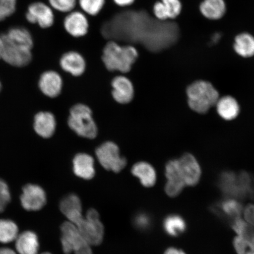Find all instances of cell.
I'll use <instances>...</instances> for the list:
<instances>
[{
	"instance_id": "28",
	"label": "cell",
	"mask_w": 254,
	"mask_h": 254,
	"mask_svg": "<svg viewBox=\"0 0 254 254\" xmlns=\"http://www.w3.org/2000/svg\"><path fill=\"white\" fill-rule=\"evenodd\" d=\"M232 227L238 236L245 238L250 242L254 237V228L246 221L241 220L240 218L232 222Z\"/></svg>"
},
{
	"instance_id": "10",
	"label": "cell",
	"mask_w": 254,
	"mask_h": 254,
	"mask_svg": "<svg viewBox=\"0 0 254 254\" xmlns=\"http://www.w3.org/2000/svg\"><path fill=\"white\" fill-rule=\"evenodd\" d=\"M20 201L25 210L39 211L46 204V193L42 187L36 184H27L23 189Z\"/></svg>"
},
{
	"instance_id": "45",
	"label": "cell",
	"mask_w": 254,
	"mask_h": 254,
	"mask_svg": "<svg viewBox=\"0 0 254 254\" xmlns=\"http://www.w3.org/2000/svg\"><path fill=\"white\" fill-rule=\"evenodd\" d=\"M1 82H0V91H1Z\"/></svg>"
},
{
	"instance_id": "33",
	"label": "cell",
	"mask_w": 254,
	"mask_h": 254,
	"mask_svg": "<svg viewBox=\"0 0 254 254\" xmlns=\"http://www.w3.org/2000/svg\"><path fill=\"white\" fill-rule=\"evenodd\" d=\"M134 226L137 229L141 231H146L150 229L152 220L150 215L144 212H140L135 216L134 220Z\"/></svg>"
},
{
	"instance_id": "25",
	"label": "cell",
	"mask_w": 254,
	"mask_h": 254,
	"mask_svg": "<svg viewBox=\"0 0 254 254\" xmlns=\"http://www.w3.org/2000/svg\"><path fill=\"white\" fill-rule=\"evenodd\" d=\"M234 48L241 57H251L254 56V37L249 33L238 35L235 39Z\"/></svg>"
},
{
	"instance_id": "38",
	"label": "cell",
	"mask_w": 254,
	"mask_h": 254,
	"mask_svg": "<svg viewBox=\"0 0 254 254\" xmlns=\"http://www.w3.org/2000/svg\"><path fill=\"white\" fill-rule=\"evenodd\" d=\"M164 254H186L182 250L176 249V248L171 247L168 249Z\"/></svg>"
},
{
	"instance_id": "7",
	"label": "cell",
	"mask_w": 254,
	"mask_h": 254,
	"mask_svg": "<svg viewBox=\"0 0 254 254\" xmlns=\"http://www.w3.org/2000/svg\"><path fill=\"white\" fill-rule=\"evenodd\" d=\"M77 227L82 237L91 246H98L102 243L104 225L101 222L99 214L95 209H89L86 217L79 222Z\"/></svg>"
},
{
	"instance_id": "31",
	"label": "cell",
	"mask_w": 254,
	"mask_h": 254,
	"mask_svg": "<svg viewBox=\"0 0 254 254\" xmlns=\"http://www.w3.org/2000/svg\"><path fill=\"white\" fill-rule=\"evenodd\" d=\"M168 19H173L179 15L182 11V3L180 0H161Z\"/></svg>"
},
{
	"instance_id": "8",
	"label": "cell",
	"mask_w": 254,
	"mask_h": 254,
	"mask_svg": "<svg viewBox=\"0 0 254 254\" xmlns=\"http://www.w3.org/2000/svg\"><path fill=\"white\" fill-rule=\"evenodd\" d=\"M95 154L101 166L108 171L117 173L126 166V159L121 156L119 146L114 142L103 143L97 148Z\"/></svg>"
},
{
	"instance_id": "17",
	"label": "cell",
	"mask_w": 254,
	"mask_h": 254,
	"mask_svg": "<svg viewBox=\"0 0 254 254\" xmlns=\"http://www.w3.org/2000/svg\"><path fill=\"white\" fill-rule=\"evenodd\" d=\"M73 171L82 179L90 180L93 179L95 170L93 157L86 153H79L73 159Z\"/></svg>"
},
{
	"instance_id": "6",
	"label": "cell",
	"mask_w": 254,
	"mask_h": 254,
	"mask_svg": "<svg viewBox=\"0 0 254 254\" xmlns=\"http://www.w3.org/2000/svg\"><path fill=\"white\" fill-rule=\"evenodd\" d=\"M61 230L62 249L65 254H93L91 246L82 237L77 225L67 221L62 224Z\"/></svg>"
},
{
	"instance_id": "34",
	"label": "cell",
	"mask_w": 254,
	"mask_h": 254,
	"mask_svg": "<svg viewBox=\"0 0 254 254\" xmlns=\"http://www.w3.org/2000/svg\"><path fill=\"white\" fill-rule=\"evenodd\" d=\"M11 194L7 184L0 179V213L4 209L10 202Z\"/></svg>"
},
{
	"instance_id": "3",
	"label": "cell",
	"mask_w": 254,
	"mask_h": 254,
	"mask_svg": "<svg viewBox=\"0 0 254 254\" xmlns=\"http://www.w3.org/2000/svg\"><path fill=\"white\" fill-rule=\"evenodd\" d=\"M189 106L190 109L199 114L207 113L217 103L219 93L213 85L208 81L193 82L187 89Z\"/></svg>"
},
{
	"instance_id": "22",
	"label": "cell",
	"mask_w": 254,
	"mask_h": 254,
	"mask_svg": "<svg viewBox=\"0 0 254 254\" xmlns=\"http://www.w3.org/2000/svg\"><path fill=\"white\" fill-rule=\"evenodd\" d=\"M215 106L219 116L225 120H233L239 115L240 105L236 98L230 95L219 98Z\"/></svg>"
},
{
	"instance_id": "18",
	"label": "cell",
	"mask_w": 254,
	"mask_h": 254,
	"mask_svg": "<svg viewBox=\"0 0 254 254\" xmlns=\"http://www.w3.org/2000/svg\"><path fill=\"white\" fill-rule=\"evenodd\" d=\"M57 122L55 116L49 112H40L34 117V128L41 137H52L56 129Z\"/></svg>"
},
{
	"instance_id": "23",
	"label": "cell",
	"mask_w": 254,
	"mask_h": 254,
	"mask_svg": "<svg viewBox=\"0 0 254 254\" xmlns=\"http://www.w3.org/2000/svg\"><path fill=\"white\" fill-rule=\"evenodd\" d=\"M4 39L12 42L18 43L28 48L33 49L34 46L33 38L30 31L26 28L20 27H14L6 32L5 34H1Z\"/></svg>"
},
{
	"instance_id": "2",
	"label": "cell",
	"mask_w": 254,
	"mask_h": 254,
	"mask_svg": "<svg viewBox=\"0 0 254 254\" xmlns=\"http://www.w3.org/2000/svg\"><path fill=\"white\" fill-rule=\"evenodd\" d=\"M138 57V52L135 47L121 46L114 41L108 42L103 50V62L110 71L129 72Z\"/></svg>"
},
{
	"instance_id": "37",
	"label": "cell",
	"mask_w": 254,
	"mask_h": 254,
	"mask_svg": "<svg viewBox=\"0 0 254 254\" xmlns=\"http://www.w3.org/2000/svg\"><path fill=\"white\" fill-rule=\"evenodd\" d=\"M113 1L116 4L120 7H125L132 5L135 0H113Z\"/></svg>"
},
{
	"instance_id": "40",
	"label": "cell",
	"mask_w": 254,
	"mask_h": 254,
	"mask_svg": "<svg viewBox=\"0 0 254 254\" xmlns=\"http://www.w3.org/2000/svg\"><path fill=\"white\" fill-rule=\"evenodd\" d=\"M221 36V34L219 33H216L214 34V36L212 37V42H218V41L220 39Z\"/></svg>"
},
{
	"instance_id": "9",
	"label": "cell",
	"mask_w": 254,
	"mask_h": 254,
	"mask_svg": "<svg viewBox=\"0 0 254 254\" xmlns=\"http://www.w3.org/2000/svg\"><path fill=\"white\" fill-rule=\"evenodd\" d=\"M2 36V35H1ZM3 51L1 59L8 64L17 67L26 66L33 58L31 49L10 43L3 39Z\"/></svg>"
},
{
	"instance_id": "43",
	"label": "cell",
	"mask_w": 254,
	"mask_h": 254,
	"mask_svg": "<svg viewBox=\"0 0 254 254\" xmlns=\"http://www.w3.org/2000/svg\"><path fill=\"white\" fill-rule=\"evenodd\" d=\"M246 254H254V250L250 249L249 252L247 253Z\"/></svg>"
},
{
	"instance_id": "42",
	"label": "cell",
	"mask_w": 254,
	"mask_h": 254,
	"mask_svg": "<svg viewBox=\"0 0 254 254\" xmlns=\"http://www.w3.org/2000/svg\"><path fill=\"white\" fill-rule=\"evenodd\" d=\"M251 246H252V249L254 250V237L253 239L250 241Z\"/></svg>"
},
{
	"instance_id": "1",
	"label": "cell",
	"mask_w": 254,
	"mask_h": 254,
	"mask_svg": "<svg viewBox=\"0 0 254 254\" xmlns=\"http://www.w3.org/2000/svg\"><path fill=\"white\" fill-rule=\"evenodd\" d=\"M201 168L197 160L190 153L168 162L166 166L167 182L165 191L170 197H176L186 186H194L201 177Z\"/></svg>"
},
{
	"instance_id": "44",
	"label": "cell",
	"mask_w": 254,
	"mask_h": 254,
	"mask_svg": "<svg viewBox=\"0 0 254 254\" xmlns=\"http://www.w3.org/2000/svg\"><path fill=\"white\" fill-rule=\"evenodd\" d=\"M41 254H51V253H47V252H46V253H44Z\"/></svg>"
},
{
	"instance_id": "29",
	"label": "cell",
	"mask_w": 254,
	"mask_h": 254,
	"mask_svg": "<svg viewBox=\"0 0 254 254\" xmlns=\"http://www.w3.org/2000/svg\"><path fill=\"white\" fill-rule=\"evenodd\" d=\"M79 7L85 13L95 16L102 10L106 0H78Z\"/></svg>"
},
{
	"instance_id": "35",
	"label": "cell",
	"mask_w": 254,
	"mask_h": 254,
	"mask_svg": "<svg viewBox=\"0 0 254 254\" xmlns=\"http://www.w3.org/2000/svg\"><path fill=\"white\" fill-rule=\"evenodd\" d=\"M233 244L238 254H246L250 249H252L250 241L242 237L235 238Z\"/></svg>"
},
{
	"instance_id": "11",
	"label": "cell",
	"mask_w": 254,
	"mask_h": 254,
	"mask_svg": "<svg viewBox=\"0 0 254 254\" xmlns=\"http://www.w3.org/2000/svg\"><path fill=\"white\" fill-rule=\"evenodd\" d=\"M25 17L29 23L37 24L42 28L52 27L55 20L52 8L43 2H35L28 6Z\"/></svg>"
},
{
	"instance_id": "26",
	"label": "cell",
	"mask_w": 254,
	"mask_h": 254,
	"mask_svg": "<svg viewBox=\"0 0 254 254\" xmlns=\"http://www.w3.org/2000/svg\"><path fill=\"white\" fill-rule=\"evenodd\" d=\"M166 233L172 237H177L184 233L186 230V223L181 216L172 214L167 216L163 222Z\"/></svg>"
},
{
	"instance_id": "30",
	"label": "cell",
	"mask_w": 254,
	"mask_h": 254,
	"mask_svg": "<svg viewBox=\"0 0 254 254\" xmlns=\"http://www.w3.org/2000/svg\"><path fill=\"white\" fill-rule=\"evenodd\" d=\"M50 6L56 10L69 13L77 5V0H49Z\"/></svg>"
},
{
	"instance_id": "27",
	"label": "cell",
	"mask_w": 254,
	"mask_h": 254,
	"mask_svg": "<svg viewBox=\"0 0 254 254\" xmlns=\"http://www.w3.org/2000/svg\"><path fill=\"white\" fill-rule=\"evenodd\" d=\"M18 228L14 222L0 220V243L8 244L15 241L18 236Z\"/></svg>"
},
{
	"instance_id": "41",
	"label": "cell",
	"mask_w": 254,
	"mask_h": 254,
	"mask_svg": "<svg viewBox=\"0 0 254 254\" xmlns=\"http://www.w3.org/2000/svg\"><path fill=\"white\" fill-rule=\"evenodd\" d=\"M3 51V41L1 35H0V59H1Z\"/></svg>"
},
{
	"instance_id": "20",
	"label": "cell",
	"mask_w": 254,
	"mask_h": 254,
	"mask_svg": "<svg viewBox=\"0 0 254 254\" xmlns=\"http://www.w3.org/2000/svg\"><path fill=\"white\" fill-rule=\"evenodd\" d=\"M133 176L138 178L142 185L147 188L153 187L157 181V174L154 168L147 162L136 163L131 168Z\"/></svg>"
},
{
	"instance_id": "14",
	"label": "cell",
	"mask_w": 254,
	"mask_h": 254,
	"mask_svg": "<svg viewBox=\"0 0 254 254\" xmlns=\"http://www.w3.org/2000/svg\"><path fill=\"white\" fill-rule=\"evenodd\" d=\"M60 208L68 221L75 225L84 218L80 198L74 193H71L63 198L60 202Z\"/></svg>"
},
{
	"instance_id": "39",
	"label": "cell",
	"mask_w": 254,
	"mask_h": 254,
	"mask_svg": "<svg viewBox=\"0 0 254 254\" xmlns=\"http://www.w3.org/2000/svg\"><path fill=\"white\" fill-rule=\"evenodd\" d=\"M0 254H17L14 250L8 248H1L0 249Z\"/></svg>"
},
{
	"instance_id": "36",
	"label": "cell",
	"mask_w": 254,
	"mask_h": 254,
	"mask_svg": "<svg viewBox=\"0 0 254 254\" xmlns=\"http://www.w3.org/2000/svg\"><path fill=\"white\" fill-rule=\"evenodd\" d=\"M246 221L254 228V204H250L244 209Z\"/></svg>"
},
{
	"instance_id": "13",
	"label": "cell",
	"mask_w": 254,
	"mask_h": 254,
	"mask_svg": "<svg viewBox=\"0 0 254 254\" xmlns=\"http://www.w3.org/2000/svg\"><path fill=\"white\" fill-rule=\"evenodd\" d=\"M113 87L112 95L117 103L128 104L134 96V88L128 78L124 75L117 76L111 82Z\"/></svg>"
},
{
	"instance_id": "5",
	"label": "cell",
	"mask_w": 254,
	"mask_h": 254,
	"mask_svg": "<svg viewBox=\"0 0 254 254\" xmlns=\"http://www.w3.org/2000/svg\"><path fill=\"white\" fill-rule=\"evenodd\" d=\"M219 185L222 192L235 199L254 198V183L250 175L237 176L231 173L222 174Z\"/></svg>"
},
{
	"instance_id": "32",
	"label": "cell",
	"mask_w": 254,
	"mask_h": 254,
	"mask_svg": "<svg viewBox=\"0 0 254 254\" xmlns=\"http://www.w3.org/2000/svg\"><path fill=\"white\" fill-rule=\"evenodd\" d=\"M17 0H0V21L14 14Z\"/></svg>"
},
{
	"instance_id": "12",
	"label": "cell",
	"mask_w": 254,
	"mask_h": 254,
	"mask_svg": "<svg viewBox=\"0 0 254 254\" xmlns=\"http://www.w3.org/2000/svg\"><path fill=\"white\" fill-rule=\"evenodd\" d=\"M63 25L66 33L74 38L86 36L90 27L87 16L79 11L69 12L64 20Z\"/></svg>"
},
{
	"instance_id": "4",
	"label": "cell",
	"mask_w": 254,
	"mask_h": 254,
	"mask_svg": "<svg viewBox=\"0 0 254 254\" xmlns=\"http://www.w3.org/2000/svg\"><path fill=\"white\" fill-rule=\"evenodd\" d=\"M68 125L78 135L88 139L96 137L98 128L93 118V113L86 105L77 104L69 111Z\"/></svg>"
},
{
	"instance_id": "24",
	"label": "cell",
	"mask_w": 254,
	"mask_h": 254,
	"mask_svg": "<svg viewBox=\"0 0 254 254\" xmlns=\"http://www.w3.org/2000/svg\"><path fill=\"white\" fill-rule=\"evenodd\" d=\"M200 11L203 15L210 20H218L226 11L224 0H204L200 5Z\"/></svg>"
},
{
	"instance_id": "16",
	"label": "cell",
	"mask_w": 254,
	"mask_h": 254,
	"mask_svg": "<svg viewBox=\"0 0 254 254\" xmlns=\"http://www.w3.org/2000/svg\"><path fill=\"white\" fill-rule=\"evenodd\" d=\"M39 88L46 96L55 98L61 93L63 79L58 72L47 71L41 74L39 82Z\"/></svg>"
},
{
	"instance_id": "21",
	"label": "cell",
	"mask_w": 254,
	"mask_h": 254,
	"mask_svg": "<svg viewBox=\"0 0 254 254\" xmlns=\"http://www.w3.org/2000/svg\"><path fill=\"white\" fill-rule=\"evenodd\" d=\"M242 211V205L237 199L233 198L225 199L214 207L216 214L231 221L239 218Z\"/></svg>"
},
{
	"instance_id": "15",
	"label": "cell",
	"mask_w": 254,
	"mask_h": 254,
	"mask_svg": "<svg viewBox=\"0 0 254 254\" xmlns=\"http://www.w3.org/2000/svg\"><path fill=\"white\" fill-rule=\"evenodd\" d=\"M60 64L64 71L74 77L83 74L86 69V62L80 53L75 51H69L62 56Z\"/></svg>"
},
{
	"instance_id": "19",
	"label": "cell",
	"mask_w": 254,
	"mask_h": 254,
	"mask_svg": "<svg viewBox=\"0 0 254 254\" xmlns=\"http://www.w3.org/2000/svg\"><path fill=\"white\" fill-rule=\"evenodd\" d=\"M15 249L19 254H38L40 244L39 238L33 231L23 232L15 240Z\"/></svg>"
}]
</instances>
